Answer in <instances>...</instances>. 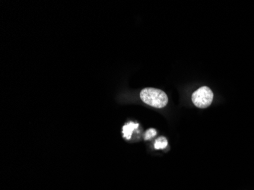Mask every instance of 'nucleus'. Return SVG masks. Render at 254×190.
<instances>
[{
	"label": "nucleus",
	"instance_id": "obj_2",
	"mask_svg": "<svg viewBox=\"0 0 254 190\" xmlns=\"http://www.w3.org/2000/svg\"><path fill=\"white\" fill-rule=\"evenodd\" d=\"M214 94L209 87L203 86L194 91L192 101L194 105L199 108H206L212 104Z\"/></svg>",
	"mask_w": 254,
	"mask_h": 190
},
{
	"label": "nucleus",
	"instance_id": "obj_3",
	"mask_svg": "<svg viewBox=\"0 0 254 190\" xmlns=\"http://www.w3.org/2000/svg\"><path fill=\"white\" fill-rule=\"evenodd\" d=\"M138 124H135L133 122H129L126 124L123 127V134H124V138H127V139H130L132 132L135 128H138Z\"/></svg>",
	"mask_w": 254,
	"mask_h": 190
},
{
	"label": "nucleus",
	"instance_id": "obj_5",
	"mask_svg": "<svg viewBox=\"0 0 254 190\" xmlns=\"http://www.w3.org/2000/svg\"><path fill=\"white\" fill-rule=\"evenodd\" d=\"M157 135V131L155 128H149L145 135V139L148 140L155 137Z\"/></svg>",
	"mask_w": 254,
	"mask_h": 190
},
{
	"label": "nucleus",
	"instance_id": "obj_1",
	"mask_svg": "<svg viewBox=\"0 0 254 190\" xmlns=\"http://www.w3.org/2000/svg\"><path fill=\"white\" fill-rule=\"evenodd\" d=\"M140 98L145 104L156 108H165L168 103L166 93L154 88H146L142 90Z\"/></svg>",
	"mask_w": 254,
	"mask_h": 190
},
{
	"label": "nucleus",
	"instance_id": "obj_4",
	"mask_svg": "<svg viewBox=\"0 0 254 190\" xmlns=\"http://www.w3.org/2000/svg\"><path fill=\"white\" fill-rule=\"evenodd\" d=\"M167 146H168V140L165 137H160L155 141V149H164Z\"/></svg>",
	"mask_w": 254,
	"mask_h": 190
}]
</instances>
